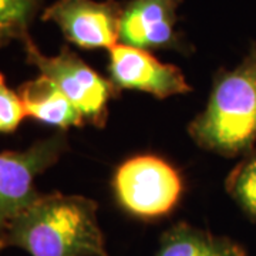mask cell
Here are the masks:
<instances>
[{"label": "cell", "instance_id": "obj_1", "mask_svg": "<svg viewBox=\"0 0 256 256\" xmlns=\"http://www.w3.org/2000/svg\"><path fill=\"white\" fill-rule=\"evenodd\" d=\"M97 202L82 195L42 194L0 238V250L18 248L30 256H110L97 216Z\"/></svg>", "mask_w": 256, "mask_h": 256}, {"label": "cell", "instance_id": "obj_2", "mask_svg": "<svg viewBox=\"0 0 256 256\" xmlns=\"http://www.w3.org/2000/svg\"><path fill=\"white\" fill-rule=\"evenodd\" d=\"M194 142L214 154L245 156L256 146V42L234 68L216 72L210 97L188 126Z\"/></svg>", "mask_w": 256, "mask_h": 256}, {"label": "cell", "instance_id": "obj_3", "mask_svg": "<svg viewBox=\"0 0 256 256\" xmlns=\"http://www.w3.org/2000/svg\"><path fill=\"white\" fill-rule=\"evenodd\" d=\"M116 201L130 216L156 220L168 216L181 201L184 181L166 160L140 154L120 164L112 176Z\"/></svg>", "mask_w": 256, "mask_h": 256}, {"label": "cell", "instance_id": "obj_4", "mask_svg": "<svg viewBox=\"0 0 256 256\" xmlns=\"http://www.w3.org/2000/svg\"><path fill=\"white\" fill-rule=\"evenodd\" d=\"M26 63L47 77L70 98L82 112L86 124L104 128L108 120V106L120 96V90L102 77L68 46L54 56H46L32 36L22 42Z\"/></svg>", "mask_w": 256, "mask_h": 256}, {"label": "cell", "instance_id": "obj_5", "mask_svg": "<svg viewBox=\"0 0 256 256\" xmlns=\"http://www.w3.org/2000/svg\"><path fill=\"white\" fill-rule=\"evenodd\" d=\"M64 131L42 138L26 150L0 152V238L12 220L42 195L36 180L68 151Z\"/></svg>", "mask_w": 256, "mask_h": 256}, {"label": "cell", "instance_id": "obj_6", "mask_svg": "<svg viewBox=\"0 0 256 256\" xmlns=\"http://www.w3.org/2000/svg\"><path fill=\"white\" fill-rule=\"evenodd\" d=\"M122 2L56 0L40 18L60 28L67 43L82 50H110L120 42Z\"/></svg>", "mask_w": 256, "mask_h": 256}, {"label": "cell", "instance_id": "obj_7", "mask_svg": "<svg viewBox=\"0 0 256 256\" xmlns=\"http://www.w3.org/2000/svg\"><path fill=\"white\" fill-rule=\"evenodd\" d=\"M184 0H126L120 20L122 44L190 54L192 46L176 28L178 9Z\"/></svg>", "mask_w": 256, "mask_h": 256}, {"label": "cell", "instance_id": "obj_8", "mask_svg": "<svg viewBox=\"0 0 256 256\" xmlns=\"http://www.w3.org/2000/svg\"><path fill=\"white\" fill-rule=\"evenodd\" d=\"M107 72L110 82L120 92H146L160 100L192 92L176 66L158 60L148 50L122 43L108 50Z\"/></svg>", "mask_w": 256, "mask_h": 256}, {"label": "cell", "instance_id": "obj_9", "mask_svg": "<svg viewBox=\"0 0 256 256\" xmlns=\"http://www.w3.org/2000/svg\"><path fill=\"white\" fill-rule=\"evenodd\" d=\"M18 92L30 118L64 132L70 128L86 126L82 112L70 98L54 82L42 74L22 82Z\"/></svg>", "mask_w": 256, "mask_h": 256}, {"label": "cell", "instance_id": "obj_10", "mask_svg": "<svg viewBox=\"0 0 256 256\" xmlns=\"http://www.w3.org/2000/svg\"><path fill=\"white\" fill-rule=\"evenodd\" d=\"M156 256H248L246 249L228 236L176 222L160 238Z\"/></svg>", "mask_w": 256, "mask_h": 256}, {"label": "cell", "instance_id": "obj_11", "mask_svg": "<svg viewBox=\"0 0 256 256\" xmlns=\"http://www.w3.org/2000/svg\"><path fill=\"white\" fill-rule=\"evenodd\" d=\"M43 4L44 0H0V47L26 40Z\"/></svg>", "mask_w": 256, "mask_h": 256}, {"label": "cell", "instance_id": "obj_12", "mask_svg": "<svg viewBox=\"0 0 256 256\" xmlns=\"http://www.w3.org/2000/svg\"><path fill=\"white\" fill-rule=\"evenodd\" d=\"M225 188L248 220L256 222V148L229 172Z\"/></svg>", "mask_w": 256, "mask_h": 256}, {"label": "cell", "instance_id": "obj_13", "mask_svg": "<svg viewBox=\"0 0 256 256\" xmlns=\"http://www.w3.org/2000/svg\"><path fill=\"white\" fill-rule=\"evenodd\" d=\"M28 117L18 92L12 90L4 74L0 72V134L14 132Z\"/></svg>", "mask_w": 256, "mask_h": 256}, {"label": "cell", "instance_id": "obj_14", "mask_svg": "<svg viewBox=\"0 0 256 256\" xmlns=\"http://www.w3.org/2000/svg\"><path fill=\"white\" fill-rule=\"evenodd\" d=\"M0 252H2V250H0Z\"/></svg>", "mask_w": 256, "mask_h": 256}]
</instances>
